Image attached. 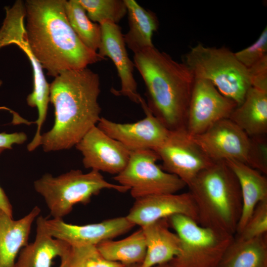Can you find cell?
Masks as SVG:
<instances>
[{"mask_svg": "<svg viewBox=\"0 0 267 267\" xmlns=\"http://www.w3.org/2000/svg\"><path fill=\"white\" fill-rule=\"evenodd\" d=\"M27 139L26 134L23 132L7 134L0 133V148L11 149L14 144H21Z\"/></svg>", "mask_w": 267, "mask_h": 267, "instance_id": "33", "label": "cell"}, {"mask_svg": "<svg viewBox=\"0 0 267 267\" xmlns=\"http://www.w3.org/2000/svg\"><path fill=\"white\" fill-rule=\"evenodd\" d=\"M125 2L129 26L128 32L124 35L126 45L134 53L154 46L152 35L159 26L157 16L134 0H125Z\"/></svg>", "mask_w": 267, "mask_h": 267, "instance_id": "23", "label": "cell"}, {"mask_svg": "<svg viewBox=\"0 0 267 267\" xmlns=\"http://www.w3.org/2000/svg\"><path fill=\"white\" fill-rule=\"evenodd\" d=\"M78 0L89 19L98 24L105 21L117 24L127 13L125 0Z\"/></svg>", "mask_w": 267, "mask_h": 267, "instance_id": "27", "label": "cell"}, {"mask_svg": "<svg viewBox=\"0 0 267 267\" xmlns=\"http://www.w3.org/2000/svg\"><path fill=\"white\" fill-rule=\"evenodd\" d=\"M251 87L267 91V56L248 69Z\"/></svg>", "mask_w": 267, "mask_h": 267, "instance_id": "32", "label": "cell"}, {"mask_svg": "<svg viewBox=\"0 0 267 267\" xmlns=\"http://www.w3.org/2000/svg\"><path fill=\"white\" fill-rule=\"evenodd\" d=\"M140 104L145 114L142 120L122 124L101 117L96 126L131 152L154 150L166 140L171 131L153 115L144 99Z\"/></svg>", "mask_w": 267, "mask_h": 267, "instance_id": "12", "label": "cell"}, {"mask_svg": "<svg viewBox=\"0 0 267 267\" xmlns=\"http://www.w3.org/2000/svg\"><path fill=\"white\" fill-rule=\"evenodd\" d=\"M44 223L51 236L72 247L97 246L127 233L135 226L126 217L81 225L68 223L63 219L44 218Z\"/></svg>", "mask_w": 267, "mask_h": 267, "instance_id": "13", "label": "cell"}, {"mask_svg": "<svg viewBox=\"0 0 267 267\" xmlns=\"http://www.w3.org/2000/svg\"><path fill=\"white\" fill-rule=\"evenodd\" d=\"M83 155L85 168L118 175L127 166L131 151L96 125L75 146Z\"/></svg>", "mask_w": 267, "mask_h": 267, "instance_id": "14", "label": "cell"}, {"mask_svg": "<svg viewBox=\"0 0 267 267\" xmlns=\"http://www.w3.org/2000/svg\"><path fill=\"white\" fill-rule=\"evenodd\" d=\"M134 64L146 87L153 115L170 131L185 129L195 80L189 68L154 46L134 53Z\"/></svg>", "mask_w": 267, "mask_h": 267, "instance_id": "3", "label": "cell"}, {"mask_svg": "<svg viewBox=\"0 0 267 267\" xmlns=\"http://www.w3.org/2000/svg\"><path fill=\"white\" fill-rule=\"evenodd\" d=\"M126 218L140 227L175 215H183L197 222L195 202L188 191L148 195L135 199Z\"/></svg>", "mask_w": 267, "mask_h": 267, "instance_id": "15", "label": "cell"}, {"mask_svg": "<svg viewBox=\"0 0 267 267\" xmlns=\"http://www.w3.org/2000/svg\"><path fill=\"white\" fill-rule=\"evenodd\" d=\"M238 61L247 69L267 56V27L250 46L234 52Z\"/></svg>", "mask_w": 267, "mask_h": 267, "instance_id": "30", "label": "cell"}, {"mask_svg": "<svg viewBox=\"0 0 267 267\" xmlns=\"http://www.w3.org/2000/svg\"><path fill=\"white\" fill-rule=\"evenodd\" d=\"M123 267H142L141 264H135L129 265H125ZM154 267H173L169 263L156 266Z\"/></svg>", "mask_w": 267, "mask_h": 267, "instance_id": "35", "label": "cell"}, {"mask_svg": "<svg viewBox=\"0 0 267 267\" xmlns=\"http://www.w3.org/2000/svg\"><path fill=\"white\" fill-rule=\"evenodd\" d=\"M154 151L162 161L161 168L178 177L186 186L201 172L215 163L185 129L171 131L166 140Z\"/></svg>", "mask_w": 267, "mask_h": 267, "instance_id": "9", "label": "cell"}, {"mask_svg": "<svg viewBox=\"0 0 267 267\" xmlns=\"http://www.w3.org/2000/svg\"><path fill=\"white\" fill-rule=\"evenodd\" d=\"M195 202L197 222L234 236L242 211L238 180L225 162H215L187 186Z\"/></svg>", "mask_w": 267, "mask_h": 267, "instance_id": "4", "label": "cell"}, {"mask_svg": "<svg viewBox=\"0 0 267 267\" xmlns=\"http://www.w3.org/2000/svg\"><path fill=\"white\" fill-rule=\"evenodd\" d=\"M101 43L97 53L104 59L108 57L113 61L120 80L121 88L112 89L117 96L128 97L137 104L143 99L137 91V83L133 74L134 62L129 57L121 28L117 24L105 21L99 24Z\"/></svg>", "mask_w": 267, "mask_h": 267, "instance_id": "16", "label": "cell"}, {"mask_svg": "<svg viewBox=\"0 0 267 267\" xmlns=\"http://www.w3.org/2000/svg\"><path fill=\"white\" fill-rule=\"evenodd\" d=\"M251 137L252 146L249 166L267 174V143L265 135Z\"/></svg>", "mask_w": 267, "mask_h": 267, "instance_id": "31", "label": "cell"}, {"mask_svg": "<svg viewBox=\"0 0 267 267\" xmlns=\"http://www.w3.org/2000/svg\"><path fill=\"white\" fill-rule=\"evenodd\" d=\"M217 267H267V234L249 240L234 237Z\"/></svg>", "mask_w": 267, "mask_h": 267, "instance_id": "24", "label": "cell"}, {"mask_svg": "<svg viewBox=\"0 0 267 267\" xmlns=\"http://www.w3.org/2000/svg\"><path fill=\"white\" fill-rule=\"evenodd\" d=\"M65 0H26L25 38L31 51L47 74L87 68L104 59L87 47L71 27Z\"/></svg>", "mask_w": 267, "mask_h": 267, "instance_id": "1", "label": "cell"}, {"mask_svg": "<svg viewBox=\"0 0 267 267\" xmlns=\"http://www.w3.org/2000/svg\"><path fill=\"white\" fill-rule=\"evenodd\" d=\"M229 119L250 137L265 135L267 133V91L251 87L244 100Z\"/></svg>", "mask_w": 267, "mask_h": 267, "instance_id": "22", "label": "cell"}, {"mask_svg": "<svg viewBox=\"0 0 267 267\" xmlns=\"http://www.w3.org/2000/svg\"><path fill=\"white\" fill-rule=\"evenodd\" d=\"M267 234V199L255 207L242 230L234 236L241 240H249Z\"/></svg>", "mask_w": 267, "mask_h": 267, "instance_id": "29", "label": "cell"}, {"mask_svg": "<svg viewBox=\"0 0 267 267\" xmlns=\"http://www.w3.org/2000/svg\"><path fill=\"white\" fill-rule=\"evenodd\" d=\"M122 264L109 261L96 246L72 247L68 267H123Z\"/></svg>", "mask_w": 267, "mask_h": 267, "instance_id": "28", "label": "cell"}, {"mask_svg": "<svg viewBox=\"0 0 267 267\" xmlns=\"http://www.w3.org/2000/svg\"><path fill=\"white\" fill-rule=\"evenodd\" d=\"M169 227L167 219L140 227L146 245V255L141 264L142 267H154L168 264L179 254L180 239Z\"/></svg>", "mask_w": 267, "mask_h": 267, "instance_id": "20", "label": "cell"}, {"mask_svg": "<svg viewBox=\"0 0 267 267\" xmlns=\"http://www.w3.org/2000/svg\"><path fill=\"white\" fill-rule=\"evenodd\" d=\"M96 246L105 259L124 265L142 264L146 252L141 228L125 238L117 241L106 240Z\"/></svg>", "mask_w": 267, "mask_h": 267, "instance_id": "25", "label": "cell"}, {"mask_svg": "<svg viewBox=\"0 0 267 267\" xmlns=\"http://www.w3.org/2000/svg\"><path fill=\"white\" fill-rule=\"evenodd\" d=\"M100 92L97 73L88 68L63 71L49 84V101L54 108V123L41 135L44 151L71 148L100 119Z\"/></svg>", "mask_w": 267, "mask_h": 267, "instance_id": "2", "label": "cell"}, {"mask_svg": "<svg viewBox=\"0 0 267 267\" xmlns=\"http://www.w3.org/2000/svg\"><path fill=\"white\" fill-rule=\"evenodd\" d=\"M237 104L221 93L209 81L195 79L185 130L191 136L200 134L217 122L229 118Z\"/></svg>", "mask_w": 267, "mask_h": 267, "instance_id": "11", "label": "cell"}, {"mask_svg": "<svg viewBox=\"0 0 267 267\" xmlns=\"http://www.w3.org/2000/svg\"><path fill=\"white\" fill-rule=\"evenodd\" d=\"M6 16L0 29V48L14 44L18 46L30 60L33 71V88L43 89L47 82L40 63L31 51L25 38L24 20L25 16L24 2L16 0L12 6L5 7Z\"/></svg>", "mask_w": 267, "mask_h": 267, "instance_id": "19", "label": "cell"}, {"mask_svg": "<svg viewBox=\"0 0 267 267\" xmlns=\"http://www.w3.org/2000/svg\"><path fill=\"white\" fill-rule=\"evenodd\" d=\"M160 160L152 150L133 151L126 167L113 179L128 187L135 199L155 194L177 193L186 186L175 175L167 173L156 162Z\"/></svg>", "mask_w": 267, "mask_h": 267, "instance_id": "8", "label": "cell"}, {"mask_svg": "<svg viewBox=\"0 0 267 267\" xmlns=\"http://www.w3.org/2000/svg\"><path fill=\"white\" fill-rule=\"evenodd\" d=\"M34 186L55 219H63L77 204H87L103 189L121 193L130 190L128 187L108 182L100 172L94 170L88 173L72 170L57 177L45 174L34 181Z\"/></svg>", "mask_w": 267, "mask_h": 267, "instance_id": "6", "label": "cell"}, {"mask_svg": "<svg viewBox=\"0 0 267 267\" xmlns=\"http://www.w3.org/2000/svg\"><path fill=\"white\" fill-rule=\"evenodd\" d=\"M41 212L35 206L17 220L0 209V267H14L21 250L29 243L31 227Z\"/></svg>", "mask_w": 267, "mask_h": 267, "instance_id": "18", "label": "cell"}, {"mask_svg": "<svg viewBox=\"0 0 267 267\" xmlns=\"http://www.w3.org/2000/svg\"><path fill=\"white\" fill-rule=\"evenodd\" d=\"M184 63L195 79L210 82L237 106L251 87L248 69L226 47H207L199 44L185 54Z\"/></svg>", "mask_w": 267, "mask_h": 267, "instance_id": "5", "label": "cell"}, {"mask_svg": "<svg viewBox=\"0 0 267 267\" xmlns=\"http://www.w3.org/2000/svg\"><path fill=\"white\" fill-rule=\"evenodd\" d=\"M224 162L238 180L242 198V211L236 235L242 230L256 205L267 199V179L262 173L244 163L232 160Z\"/></svg>", "mask_w": 267, "mask_h": 267, "instance_id": "21", "label": "cell"}, {"mask_svg": "<svg viewBox=\"0 0 267 267\" xmlns=\"http://www.w3.org/2000/svg\"><path fill=\"white\" fill-rule=\"evenodd\" d=\"M44 219L37 218L35 239L21 250L14 267H68L72 246L51 236Z\"/></svg>", "mask_w": 267, "mask_h": 267, "instance_id": "17", "label": "cell"}, {"mask_svg": "<svg viewBox=\"0 0 267 267\" xmlns=\"http://www.w3.org/2000/svg\"><path fill=\"white\" fill-rule=\"evenodd\" d=\"M191 137L214 162L232 160L249 165L251 137L229 118Z\"/></svg>", "mask_w": 267, "mask_h": 267, "instance_id": "10", "label": "cell"}, {"mask_svg": "<svg viewBox=\"0 0 267 267\" xmlns=\"http://www.w3.org/2000/svg\"><path fill=\"white\" fill-rule=\"evenodd\" d=\"M167 220L181 241L179 254L169 263L173 267H217L234 238L202 226L183 215Z\"/></svg>", "mask_w": 267, "mask_h": 267, "instance_id": "7", "label": "cell"}, {"mask_svg": "<svg viewBox=\"0 0 267 267\" xmlns=\"http://www.w3.org/2000/svg\"><path fill=\"white\" fill-rule=\"evenodd\" d=\"M4 150L0 148V154ZM0 209L12 217V207L3 189L0 187Z\"/></svg>", "mask_w": 267, "mask_h": 267, "instance_id": "34", "label": "cell"}, {"mask_svg": "<svg viewBox=\"0 0 267 267\" xmlns=\"http://www.w3.org/2000/svg\"><path fill=\"white\" fill-rule=\"evenodd\" d=\"M65 11L68 21L82 42L97 52L101 43V27L92 22L78 0H65Z\"/></svg>", "mask_w": 267, "mask_h": 267, "instance_id": "26", "label": "cell"}]
</instances>
